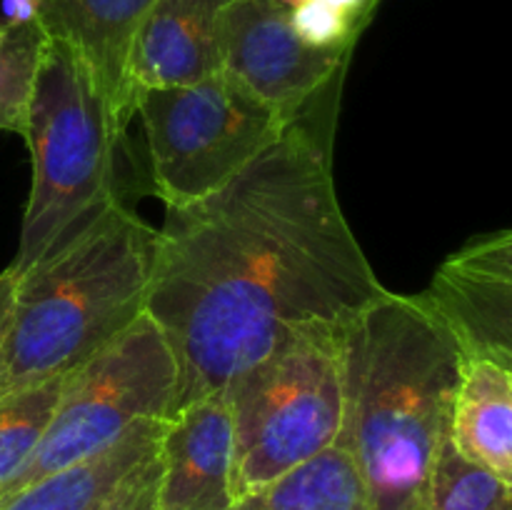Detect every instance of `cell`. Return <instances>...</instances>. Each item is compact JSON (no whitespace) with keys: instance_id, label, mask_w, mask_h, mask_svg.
<instances>
[{"instance_id":"cell-1","label":"cell","mask_w":512,"mask_h":510,"mask_svg":"<svg viewBox=\"0 0 512 510\" xmlns=\"http://www.w3.org/2000/svg\"><path fill=\"white\" fill-rule=\"evenodd\" d=\"M165 213L145 313L178 360L175 413L388 290L340 208L328 145L300 120L220 193Z\"/></svg>"},{"instance_id":"cell-2","label":"cell","mask_w":512,"mask_h":510,"mask_svg":"<svg viewBox=\"0 0 512 510\" xmlns=\"http://www.w3.org/2000/svg\"><path fill=\"white\" fill-rule=\"evenodd\" d=\"M345 423L338 443L373 510H428L435 460L450 435L465 350L428 295L385 290L340 330Z\"/></svg>"},{"instance_id":"cell-3","label":"cell","mask_w":512,"mask_h":510,"mask_svg":"<svg viewBox=\"0 0 512 510\" xmlns=\"http://www.w3.org/2000/svg\"><path fill=\"white\" fill-rule=\"evenodd\" d=\"M160 230L115 203L88 230L18 275L0 343V400L60 378L148 310Z\"/></svg>"},{"instance_id":"cell-4","label":"cell","mask_w":512,"mask_h":510,"mask_svg":"<svg viewBox=\"0 0 512 510\" xmlns=\"http://www.w3.org/2000/svg\"><path fill=\"white\" fill-rule=\"evenodd\" d=\"M25 143L33 185L10 270L23 275L103 218L115 203V158L123 133L103 90L73 48L48 38Z\"/></svg>"},{"instance_id":"cell-5","label":"cell","mask_w":512,"mask_h":510,"mask_svg":"<svg viewBox=\"0 0 512 510\" xmlns=\"http://www.w3.org/2000/svg\"><path fill=\"white\" fill-rule=\"evenodd\" d=\"M340 328H308L225 385L233 415V495L250 493L340 440Z\"/></svg>"},{"instance_id":"cell-6","label":"cell","mask_w":512,"mask_h":510,"mask_svg":"<svg viewBox=\"0 0 512 510\" xmlns=\"http://www.w3.org/2000/svg\"><path fill=\"white\" fill-rule=\"evenodd\" d=\"M178 360L148 313L65 375L63 393L38 448L0 485V508L20 490L113 448L145 420H170Z\"/></svg>"},{"instance_id":"cell-7","label":"cell","mask_w":512,"mask_h":510,"mask_svg":"<svg viewBox=\"0 0 512 510\" xmlns=\"http://www.w3.org/2000/svg\"><path fill=\"white\" fill-rule=\"evenodd\" d=\"M150 180L165 208L220 193L273 148L290 120L225 70L140 95Z\"/></svg>"},{"instance_id":"cell-8","label":"cell","mask_w":512,"mask_h":510,"mask_svg":"<svg viewBox=\"0 0 512 510\" xmlns=\"http://www.w3.org/2000/svg\"><path fill=\"white\" fill-rule=\"evenodd\" d=\"M350 48H318L295 33L290 10L275 0H230L220 23V58L290 123L343 70Z\"/></svg>"},{"instance_id":"cell-9","label":"cell","mask_w":512,"mask_h":510,"mask_svg":"<svg viewBox=\"0 0 512 510\" xmlns=\"http://www.w3.org/2000/svg\"><path fill=\"white\" fill-rule=\"evenodd\" d=\"M233 500V415L218 390L165 423L158 510H230Z\"/></svg>"},{"instance_id":"cell-10","label":"cell","mask_w":512,"mask_h":510,"mask_svg":"<svg viewBox=\"0 0 512 510\" xmlns=\"http://www.w3.org/2000/svg\"><path fill=\"white\" fill-rule=\"evenodd\" d=\"M230 0H155L145 13L128 63L130 95L198 83L220 73V23Z\"/></svg>"},{"instance_id":"cell-11","label":"cell","mask_w":512,"mask_h":510,"mask_svg":"<svg viewBox=\"0 0 512 510\" xmlns=\"http://www.w3.org/2000/svg\"><path fill=\"white\" fill-rule=\"evenodd\" d=\"M48 38L73 48L103 90L115 125L125 135L135 115L128 63L135 33L155 0H33Z\"/></svg>"},{"instance_id":"cell-12","label":"cell","mask_w":512,"mask_h":510,"mask_svg":"<svg viewBox=\"0 0 512 510\" xmlns=\"http://www.w3.org/2000/svg\"><path fill=\"white\" fill-rule=\"evenodd\" d=\"M450 440L463 458L512 485V373L498 360L468 353Z\"/></svg>"},{"instance_id":"cell-13","label":"cell","mask_w":512,"mask_h":510,"mask_svg":"<svg viewBox=\"0 0 512 510\" xmlns=\"http://www.w3.org/2000/svg\"><path fill=\"white\" fill-rule=\"evenodd\" d=\"M165 423L145 420L113 448L28 485L0 510H100L125 475L158 450Z\"/></svg>"},{"instance_id":"cell-14","label":"cell","mask_w":512,"mask_h":510,"mask_svg":"<svg viewBox=\"0 0 512 510\" xmlns=\"http://www.w3.org/2000/svg\"><path fill=\"white\" fill-rule=\"evenodd\" d=\"M425 295L450 320L468 353L512 365V285L443 263Z\"/></svg>"},{"instance_id":"cell-15","label":"cell","mask_w":512,"mask_h":510,"mask_svg":"<svg viewBox=\"0 0 512 510\" xmlns=\"http://www.w3.org/2000/svg\"><path fill=\"white\" fill-rule=\"evenodd\" d=\"M230 510H373L360 470L343 443L233 500Z\"/></svg>"},{"instance_id":"cell-16","label":"cell","mask_w":512,"mask_h":510,"mask_svg":"<svg viewBox=\"0 0 512 510\" xmlns=\"http://www.w3.org/2000/svg\"><path fill=\"white\" fill-rule=\"evenodd\" d=\"M48 33L38 18L0 23V130L25 135Z\"/></svg>"},{"instance_id":"cell-17","label":"cell","mask_w":512,"mask_h":510,"mask_svg":"<svg viewBox=\"0 0 512 510\" xmlns=\"http://www.w3.org/2000/svg\"><path fill=\"white\" fill-rule=\"evenodd\" d=\"M65 375L0 400V485L38 448L63 393Z\"/></svg>"},{"instance_id":"cell-18","label":"cell","mask_w":512,"mask_h":510,"mask_svg":"<svg viewBox=\"0 0 512 510\" xmlns=\"http://www.w3.org/2000/svg\"><path fill=\"white\" fill-rule=\"evenodd\" d=\"M428 510H512V485L463 458L448 435L430 478Z\"/></svg>"},{"instance_id":"cell-19","label":"cell","mask_w":512,"mask_h":510,"mask_svg":"<svg viewBox=\"0 0 512 510\" xmlns=\"http://www.w3.org/2000/svg\"><path fill=\"white\" fill-rule=\"evenodd\" d=\"M373 13H350L333 8L320 0H300L290 8V23L295 33L318 48H350L353 50L360 30Z\"/></svg>"},{"instance_id":"cell-20","label":"cell","mask_w":512,"mask_h":510,"mask_svg":"<svg viewBox=\"0 0 512 510\" xmlns=\"http://www.w3.org/2000/svg\"><path fill=\"white\" fill-rule=\"evenodd\" d=\"M445 265L478 275V278L512 285V228L473 238L463 248L455 250L445 260Z\"/></svg>"},{"instance_id":"cell-21","label":"cell","mask_w":512,"mask_h":510,"mask_svg":"<svg viewBox=\"0 0 512 510\" xmlns=\"http://www.w3.org/2000/svg\"><path fill=\"white\" fill-rule=\"evenodd\" d=\"M160 488V445L148 455L138 468L125 475L108 503L100 510H158Z\"/></svg>"},{"instance_id":"cell-22","label":"cell","mask_w":512,"mask_h":510,"mask_svg":"<svg viewBox=\"0 0 512 510\" xmlns=\"http://www.w3.org/2000/svg\"><path fill=\"white\" fill-rule=\"evenodd\" d=\"M15 293H18V275L10 268H5L3 273H0V343H3L10 318H13Z\"/></svg>"},{"instance_id":"cell-23","label":"cell","mask_w":512,"mask_h":510,"mask_svg":"<svg viewBox=\"0 0 512 510\" xmlns=\"http://www.w3.org/2000/svg\"><path fill=\"white\" fill-rule=\"evenodd\" d=\"M320 3L333 5V8L340 10H350V13H373L378 0H320Z\"/></svg>"},{"instance_id":"cell-24","label":"cell","mask_w":512,"mask_h":510,"mask_svg":"<svg viewBox=\"0 0 512 510\" xmlns=\"http://www.w3.org/2000/svg\"><path fill=\"white\" fill-rule=\"evenodd\" d=\"M500 365H503V363H500ZM505 368H508V370H510V373H512V365H505Z\"/></svg>"}]
</instances>
